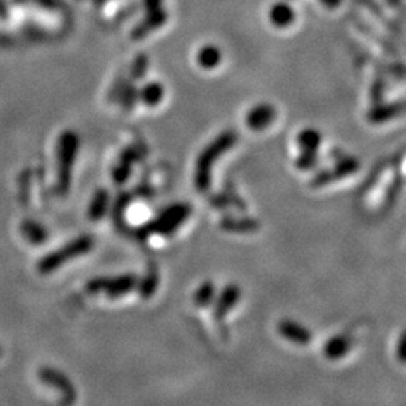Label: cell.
Masks as SVG:
<instances>
[{
  "mask_svg": "<svg viewBox=\"0 0 406 406\" xmlns=\"http://www.w3.org/2000/svg\"><path fill=\"white\" fill-rule=\"evenodd\" d=\"M237 143V134L232 131H226L223 134H220L215 141L208 146L202 155L197 160L196 166V189L201 193H205L210 190L211 185V170L213 166L215 165V161L220 158V155H223L227 149H230Z\"/></svg>",
  "mask_w": 406,
  "mask_h": 406,
  "instance_id": "cell-1",
  "label": "cell"
},
{
  "mask_svg": "<svg viewBox=\"0 0 406 406\" xmlns=\"http://www.w3.org/2000/svg\"><path fill=\"white\" fill-rule=\"evenodd\" d=\"M358 169H359V165L355 158H345V160L339 161L334 169L325 170V172L319 173L318 177L313 178L311 187H323V185H327L330 182L339 181L342 178L352 175V173H355Z\"/></svg>",
  "mask_w": 406,
  "mask_h": 406,
  "instance_id": "cell-2",
  "label": "cell"
},
{
  "mask_svg": "<svg viewBox=\"0 0 406 406\" xmlns=\"http://www.w3.org/2000/svg\"><path fill=\"white\" fill-rule=\"evenodd\" d=\"M277 331L283 339L298 346H307L313 339V334L309 328H306L304 325H301L299 322L291 319H283L278 322Z\"/></svg>",
  "mask_w": 406,
  "mask_h": 406,
  "instance_id": "cell-3",
  "label": "cell"
},
{
  "mask_svg": "<svg viewBox=\"0 0 406 406\" xmlns=\"http://www.w3.org/2000/svg\"><path fill=\"white\" fill-rule=\"evenodd\" d=\"M275 109L270 104H258L246 116V124L253 131H263L275 121Z\"/></svg>",
  "mask_w": 406,
  "mask_h": 406,
  "instance_id": "cell-4",
  "label": "cell"
},
{
  "mask_svg": "<svg viewBox=\"0 0 406 406\" xmlns=\"http://www.w3.org/2000/svg\"><path fill=\"white\" fill-rule=\"evenodd\" d=\"M241 287L235 283L227 285L222 294H220L215 299V307H214V313H215V318L217 319H223L227 313L234 309L239 301H241Z\"/></svg>",
  "mask_w": 406,
  "mask_h": 406,
  "instance_id": "cell-5",
  "label": "cell"
},
{
  "mask_svg": "<svg viewBox=\"0 0 406 406\" xmlns=\"http://www.w3.org/2000/svg\"><path fill=\"white\" fill-rule=\"evenodd\" d=\"M77 149V138L74 134L66 133L61 141V184L68 185L69 169L73 166V158Z\"/></svg>",
  "mask_w": 406,
  "mask_h": 406,
  "instance_id": "cell-6",
  "label": "cell"
},
{
  "mask_svg": "<svg viewBox=\"0 0 406 406\" xmlns=\"http://www.w3.org/2000/svg\"><path fill=\"white\" fill-rule=\"evenodd\" d=\"M351 347H352V339L350 335L339 334L327 340V343L323 345L322 352L323 357L330 359V362H338V359H342L343 357L347 355V352L351 351Z\"/></svg>",
  "mask_w": 406,
  "mask_h": 406,
  "instance_id": "cell-7",
  "label": "cell"
},
{
  "mask_svg": "<svg viewBox=\"0 0 406 406\" xmlns=\"http://www.w3.org/2000/svg\"><path fill=\"white\" fill-rule=\"evenodd\" d=\"M268 17H270V21L273 23V26L283 29V28H289L295 21V11L286 2H277L271 6Z\"/></svg>",
  "mask_w": 406,
  "mask_h": 406,
  "instance_id": "cell-8",
  "label": "cell"
},
{
  "mask_svg": "<svg viewBox=\"0 0 406 406\" xmlns=\"http://www.w3.org/2000/svg\"><path fill=\"white\" fill-rule=\"evenodd\" d=\"M261 225L253 218H226L222 222V229L227 232H235V234H249V232H256Z\"/></svg>",
  "mask_w": 406,
  "mask_h": 406,
  "instance_id": "cell-9",
  "label": "cell"
},
{
  "mask_svg": "<svg viewBox=\"0 0 406 406\" xmlns=\"http://www.w3.org/2000/svg\"><path fill=\"white\" fill-rule=\"evenodd\" d=\"M297 143L301 150H306V153H318V149L322 143L321 133L313 129L303 130L297 137Z\"/></svg>",
  "mask_w": 406,
  "mask_h": 406,
  "instance_id": "cell-10",
  "label": "cell"
},
{
  "mask_svg": "<svg viewBox=\"0 0 406 406\" xmlns=\"http://www.w3.org/2000/svg\"><path fill=\"white\" fill-rule=\"evenodd\" d=\"M220 61H222V53H220L215 45H206V47H203L199 54H197V62L205 69L215 68Z\"/></svg>",
  "mask_w": 406,
  "mask_h": 406,
  "instance_id": "cell-11",
  "label": "cell"
},
{
  "mask_svg": "<svg viewBox=\"0 0 406 406\" xmlns=\"http://www.w3.org/2000/svg\"><path fill=\"white\" fill-rule=\"evenodd\" d=\"M402 106L399 104H391V106H379L375 110L370 112V121L372 122H386L388 119L396 118V116L400 113Z\"/></svg>",
  "mask_w": 406,
  "mask_h": 406,
  "instance_id": "cell-12",
  "label": "cell"
},
{
  "mask_svg": "<svg viewBox=\"0 0 406 406\" xmlns=\"http://www.w3.org/2000/svg\"><path fill=\"white\" fill-rule=\"evenodd\" d=\"M215 298V286L213 282H205L194 294V304L205 307L211 304Z\"/></svg>",
  "mask_w": 406,
  "mask_h": 406,
  "instance_id": "cell-13",
  "label": "cell"
},
{
  "mask_svg": "<svg viewBox=\"0 0 406 406\" xmlns=\"http://www.w3.org/2000/svg\"><path fill=\"white\" fill-rule=\"evenodd\" d=\"M316 161H318L316 153H306V150H301V155L297 158L295 165L301 170H311L316 166Z\"/></svg>",
  "mask_w": 406,
  "mask_h": 406,
  "instance_id": "cell-14",
  "label": "cell"
},
{
  "mask_svg": "<svg viewBox=\"0 0 406 406\" xmlns=\"http://www.w3.org/2000/svg\"><path fill=\"white\" fill-rule=\"evenodd\" d=\"M162 97V89L158 85H149L143 90V98L148 104H157Z\"/></svg>",
  "mask_w": 406,
  "mask_h": 406,
  "instance_id": "cell-15",
  "label": "cell"
},
{
  "mask_svg": "<svg viewBox=\"0 0 406 406\" xmlns=\"http://www.w3.org/2000/svg\"><path fill=\"white\" fill-rule=\"evenodd\" d=\"M396 358L402 364H406V330H403L398 339L396 345Z\"/></svg>",
  "mask_w": 406,
  "mask_h": 406,
  "instance_id": "cell-16",
  "label": "cell"
},
{
  "mask_svg": "<svg viewBox=\"0 0 406 406\" xmlns=\"http://www.w3.org/2000/svg\"><path fill=\"white\" fill-rule=\"evenodd\" d=\"M321 2H322L325 6H327V8L334 9V8H338V6L340 5L342 0H321Z\"/></svg>",
  "mask_w": 406,
  "mask_h": 406,
  "instance_id": "cell-17",
  "label": "cell"
}]
</instances>
